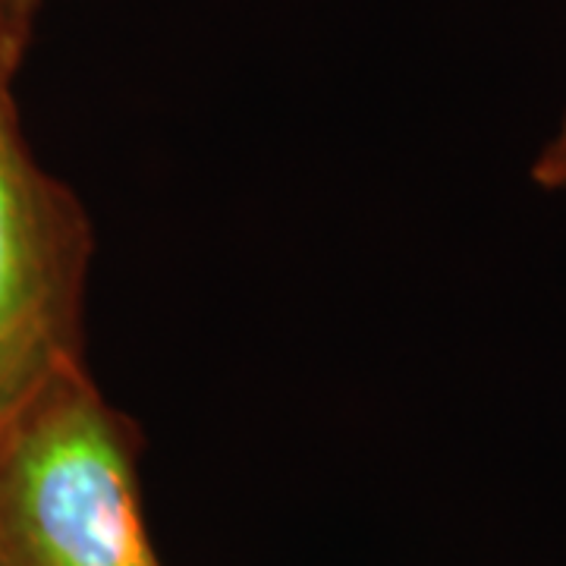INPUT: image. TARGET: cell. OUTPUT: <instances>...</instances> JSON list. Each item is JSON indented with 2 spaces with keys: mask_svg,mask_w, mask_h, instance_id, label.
<instances>
[{
  "mask_svg": "<svg viewBox=\"0 0 566 566\" xmlns=\"http://www.w3.org/2000/svg\"><path fill=\"white\" fill-rule=\"evenodd\" d=\"M139 428L85 363L0 424V566H164L139 501Z\"/></svg>",
  "mask_w": 566,
  "mask_h": 566,
  "instance_id": "6da1fadb",
  "label": "cell"
},
{
  "mask_svg": "<svg viewBox=\"0 0 566 566\" xmlns=\"http://www.w3.org/2000/svg\"><path fill=\"white\" fill-rule=\"evenodd\" d=\"M95 233L76 192L22 136L0 73V424L61 371L82 365Z\"/></svg>",
  "mask_w": 566,
  "mask_h": 566,
  "instance_id": "7a4b0ae2",
  "label": "cell"
},
{
  "mask_svg": "<svg viewBox=\"0 0 566 566\" xmlns=\"http://www.w3.org/2000/svg\"><path fill=\"white\" fill-rule=\"evenodd\" d=\"M41 0H0V57L10 73H17L32 39Z\"/></svg>",
  "mask_w": 566,
  "mask_h": 566,
  "instance_id": "3957f363",
  "label": "cell"
},
{
  "mask_svg": "<svg viewBox=\"0 0 566 566\" xmlns=\"http://www.w3.org/2000/svg\"><path fill=\"white\" fill-rule=\"evenodd\" d=\"M528 177L545 192H566V111L532 158Z\"/></svg>",
  "mask_w": 566,
  "mask_h": 566,
  "instance_id": "277c9868",
  "label": "cell"
},
{
  "mask_svg": "<svg viewBox=\"0 0 566 566\" xmlns=\"http://www.w3.org/2000/svg\"><path fill=\"white\" fill-rule=\"evenodd\" d=\"M0 73H3V76H10V80H13V73H10V70H7V66H3V57H0Z\"/></svg>",
  "mask_w": 566,
  "mask_h": 566,
  "instance_id": "5b68a950",
  "label": "cell"
}]
</instances>
